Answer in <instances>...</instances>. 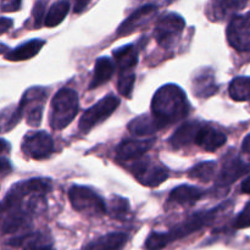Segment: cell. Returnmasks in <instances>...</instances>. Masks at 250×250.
Wrapping results in <instances>:
<instances>
[{"label":"cell","instance_id":"1","mask_svg":"<svg viewBox=\"0 0 250 250\" xmlns=\"http://www.w3.org/2000/svg\"><path fill=\"white\" fill-rule=\"evenodd\" d=\"M189 110L185 92L176 84L160 87L151 100V114L160 128L183 120L188 116Z\"/></svg>","mask_w":250,"mask_h":250},{"label":"cell","instance_id":"2","mask_svg":"<svg viewBox=\"0 0 250 250\" xmlns=\"http://www.w3.org/2000/svg\"><path fill=\"white\" fill-rule=\"evenodd\" d=\"M78 112V95L70 88H62L54 95L50 109V126L55 131L67 127Z\"/></svg>","mask_w":250,"mask_h":250},{"label":"cell","instance_id":"3","mask_svg":"<svg viewBox=\"0 0 250 250\" xmlns=\"http://www.w3.org/2000/svg\"><path fill=\"white\" fill-rule=\"evenodd\" d=\"M68 199L76 211L89 216L103 215L107 211L104 200L94 190L84 186H72L68 190Z\"/></svg>","mask_w":250,"mask_h":250},{"label":"cell","instance_id":"4","mask_svg":"<svg viewBox=\"0 0 250 250\" xmlns=\"http://www.w3.org/2000/svg\"><path fill=\"white\" fill-rule=\"evenodd\" d=\"M46 97L48 90L42 87H32L24 92L19 107L29 126L38 127L41 125Z\"/></svg>","mask_w":250,"mask_h":250},{"label":"cell","instance_id":"5","mask_svg":"<svg viewBox=\"0 0 250 250\" xmlns=\"http://www.w3.org/2000/svg\"><path fill=\"white\" fill-rule=\"evenodd\" d=\"M185 27V19L178 14L170 12L159 20L154 31V36L159 45L163 48H170L178 41Z\"/></svg>","mask_w":250,"mask_h":250},{"label":"cell","instance_id":"6","mask_svg":"<svg viewBox=\"0 0 250 250\" xmlns=\"http://www.w3.org/2000/svg\"><path fill=\"white\" fill-rule=\"evenodd\" d=\"M120 99L115 95H107L93 105L82 115L80 120V129L84 133L89 132L99 124L104 122L119 107Z\"/></svg>","mask_w":250,"mask_h":250},{"label":"cell","instance_id":"7","mask_svg":"<svg viewBox=\"0 0 250 250\" xmlns=\"http://www.w3.org/2000/svg\"><path fill=\"white\" fill-rule=\"evenodd\" d=\"M51 190L50 180L45 178H32V180L19 182L12 186L5 198V205L20 202L27 197H44Z\"/></svg>","mask_w":250,"mask_h":250},{"label":"cell","instance_id":"8","mask_svg":"<svg viewBox=\"0 0 250 250\" xmlns=\"http://www.w3.org/2000/svg\"><path fill=\"white\" fill-rule=\"evenodd\" d=\"M227 41L238 51L250 49V12L232 17L227 26Z\"/></svg>","mask_w":250,"mask_h":250},{"label":"cell","instance_id":"9","mask_svg":"<svg viewBox=\"0 0 250 250\" xmlns=\"http://www.w3.org/2000/svg\"><path fill=\"white\" fill-rule=\"evenodd\" d=\"M222 208H224V205L216 208V209L210 210V211L198 212V214L188 217L185 222H182L181 225L176 226L175 229H171L170 232H167V236H168V239H170V242L177 241V239L183 238V237L189 236V234L199 231V229H203V227L210 225L212 221H214L215 217L217 216V212H219Z\"/></svg>","mask_w":250,"mask_h":250},{"label":"cell","instance_id":"10","mask_svg":"<svg viewBox=\"0 0 250 250\" xmlns=\"http://www.w3.org/2000/svg\"><path fill=\"white\" fill-rule=\"evenodd\" d=\"M22 151L34 160L49 158L54 151L53 138L46 132H31L22 141Z\"/></svg>","mask_w":250,"mask_h":250},{"label":"cell","instance_id":"11","mask_svg":"<svg viewBox=\"0 0 250 250\" xmlns=\"http://www.w3.org/2000/svg\"><path fill=\"white\" fill-rule=\"evenodd\" d=\"M133 175L142 185L146 187H158L168 178L166 168L149 160H142L134 164Z\"/></svg>","mask_w":250,"mask_h":250},{"label":"cell","instance_id":"12","mask_svg":"<svg viewBox=\"0 0 250 250\" xmlns=\"http://www.w3.org/2000/svg\"><path fill=\"white\" fill-rule=\"evenodd\" d=\"M156 12H158V7L154 4H148L139 7L138 10H136L131 16L127 17V19L120 24L119 29H117V36L124 37L132 34L133 32H136L137 29H139L141 27H143L144 24L148 23V22L155 16Z\"/></svg>","mask_w":250,"mask_h":250},{"label":"cell","instance_id":"13","mask_svg":"<svg viewBox=\"0 0 250 250\" xmlns=\"http://www.w3.org/2000/svg\"><path fill=\"white\" fill-rule=\"evenodd\" d=\"M248 4V0H211L208 5L207 15L210 21H225L243 10Z\"/></svg>","mask_w":250,"mask_h":250},{"label":"cell","instance_id":"14","mask_svg":"<svg viewBox=\"0 0 250 250\" xmlns=\"http://www.w3.org/2000/svg\"><path fill=\"white\" fill-rule=\"evenodd\" d=\"M250 171V164L246 163L242 159L231 158L229 161H226L217 177V185L219 186H229L233 182H236L238 178L246 175Z\"/></svg>","mask_w":250,"mask_h":250},{"label":"cell","instance_id":"15","mask_svg":"<svg viewBox=\"0 0 250 250\" xmlns=\"http://www.w3.org/2000/svg\"><path fill=\"white\" fill-rule=\"evenodd\" d=\"M226 142V134L210 126H204V125L200 126L197 138H195V144L204 149L205 151H209V153H212V151L221 148Z\"/></svg>","mask_w":250,"mask_h":250},{"label":"cell","instance_id":"16","mask_svg":"<svg viewBox=\"0 0 250 250\" xmlns=\"http://www.w3.org/2000/svg\"><path fill=\"white\" fill-rule=\"evenodd\" d=\"M154 144V139H146V141H138V139H127L120 143L116 149L117 158L121 160H133V159L141 158Z\"/></svg>","mask_w":250,"mask_h":250},{"label":"cell","instance_id":"17","mask_svg":"<svg viewBox=\"0 0 250 250\" xmlns=\"http://www.w3.org/2000/svg\"><path fill=\"white\" fill-rule=\"evenodd\" d=\"M10 247L21 248L22 250H54L51 241L48 236L42 233L23 234L7 242Z\"/></svg>","mask_w":250,"mask_h":250},{"label":"cell","instance_id":"18","mask_svg":"<svg viewBox=\"0 0 250 250\" xmlns=\"http://www.w3.org/2000/svg\"><path fill=\"white\" fill-rule=\"evenodd\" d=\"M200 126L202 125H199L198 122L190 121L186 122L182 126L178 127L177 131L170 138V144L172 146V148L181 149L188 144L195 143V138H197Z\"/></svg>","mask_w":250,"mask_h":250},{"label":"cell","instance_id":"19","mask_svg":"<svg viewBox=\"0 0 250 250\" xmlns=\"http://www.w3.org/2000/svg\"><path fill=\"white\" fill-rule=\"evenodd\" d=\"M45 42L42 39H32V41L26 42L21 44L14 50H9L5 54V59L9 61H24L32 59L41 51Z\"/></svg>","mask_w":250,"mask_h":250},{"label":"cell","instance_id":"20","mask_svg":"<svg viewBox=\"0 0 250 250\" xmlns=\"http://www.w3.org/2000/svg\"><path fill=\"white\" fill-rule=\"evenodd\" d=\"M217 92L215 77L210 71L203 70L193 80V93L198 98H209Z\"/></svg>","mask_w":250,"mask_h":250},{"label":"cell","instance_id":"21","mask_svg":"<svg viewBox=\"0 0 250 250\" xmlns=\"http://www.w3.org/2000/svg\"><path fill=\"white\" fill-rule=\"evenodd\" d=\"M127 234L122 232H112V233L103 236L97 241L92 242L84 250H120L126 244Z\"/></svg>","mask_w":250,"mask_h":250},{"label":"cell","instance_id":"22","mask_svg":"<svg viewBox=\"0 0 250 250\" xmlns=\"http://www.w3.org/2000/svg\"><path fill=\"white\" fill-rule=\"evenodd\" d=\"M203 197V192L193 186L182 185L170 193V202L178 205H193Z\"/></svg>","mask_w":250,"mask_h":250},{"label":"cell","instance_id":"23","mask_svg":"<svg viewBox=\"0 0 250 250\" xmlns=\"http://www.w3.org/2000/svg\"><path fill=\"white\" fill-rule=\"evenodd\" d=\"M114 58L121 72L129 71L138 62V49L134 44L121 46L114 51Z\"/></svg>","mask_w":250,"mask_h":250},{"label":"cell","instance_id":"24","mask_svg":"<svg viewBox=\"0 0 250 250\" xmlns=\"http://www.w3.org/2000/svg\"><path fill=\"white\" fill-rule=\"evenodd\" d=\"M114 70L115 66L111 59L105 58V56L98 59L97 62H95L94 75H93L92 82L89 84V89L100 87L102 84L106 83L107 81H110L112 73H114Z\"/></svg>","mask_w":250,"mask_h":250},{"label":"cell","instance_id":"25","mask_svg":"<svg viewBox=\"0 0 250 250\" xmlns=\"http://www.w3.org/2000/svg\"><path fill=\"white\" fill-rule=\"evenodd\" d=\"M158 129H160V127L156 124L155 119L153 116H148V115H141L128 124L129 133L136 137L151 136Z\"/></svg>","mask_w":250,"mask_h":250},{"label":"cell","instance_id":"26","mask_svg":"<svg viewBox=\"0 0 250 250\" xmlns=\"http://www.w3.org/2000/svg\"><path fill=\"white\" fill-rule=\"evenodd\" d=\"M68 10H70V2L67 0H60L50 6L49 11L46 12L44 24L46 27H55L60 24L67 16Z\"/></svg>","mask_w":250,"mask_h":250},{"label":"cell","instance_id":"27","mask_svg":"<svg viewBox=\"0 0 250 250\" xmlns=\"http://www.w3.org/2000/svg\"><path fill=\"white\" fill-rule=\"evenodd\" d=\"M229 97L236 102L250 100V77H236L229 87Z\"/></svg>","mask_w":250,"mask_h":250},{"label":"cell","instance_id":"28","mask_svg":"<svg viewBox=\"0 0 250 250\" xmlns=\"http://www.w3.org/2000/svg\"><path fill=\"white\" fill-rule=\"evenodd\" d=\"M23 117L19 106L5 107L0 111V132L6 133L11 131Z\"/></svg>","mask_w":250,"mask_h":250},{"label":"cell","instance_id":"29","mask_svg":"<svg viewBox=\"0 0 250 250\" xmlns=\"http://www.w3.org/2000/svg\"><path fill=\"white\" fill-rule=\"evenodd\" d=\"M215 170H216V164L214 161H204L190 168L188 176L200 182H209L214 178Z\"/></svg>","mask_w":250,"mask_h":250},{"label":"cell","instance_id":"30","mask_svg":"<svg viewBox=\"0 0 250 250\" xmlns=\"http://www.w3.org/2000/svg\"><path fill=\"white\" fill-rule=\"evenodd\" d=\"M106 209L112 219L125 220L128 216L131 208H129L128 200L120 197V195H114V197L110 199L109 207H106Z\"/></svg>","mask_w":250,"mask_h":250},{"label":"cell","instance_id":"31","mask_svg":"<svg viewBox=\"0 0 250 250\" xmlns=\"http://www.w3.org/2000/svg\"><path fill=\"white\" fill-rule=\"evenodd\" d=\"M134 82H136V75L131 71H124V72L120 73L119 83H117V89L119 93L124 97L129 98L132 94V90H133Z\"/></svg>","mask_w":250,"mask_h":250},{"label":"cell","instance_id":"32","mask_svg":"<svg viewBox=\"0 0 250 250\" xmlns=\"http://www.w3.org/2000/svg\"><path fill=\"white\" fill-rule=\"evenodd\" d=\"M167 233H160V232H153L146 241V250H163L165 247L170 244Z\"/></svg>","mask_w":250,"mask_h":250},{"label":"cell","instance_id":"33","mask_svg":"<svg viewBox=\"0 0 250 250\" xmlns=\"http://www.w3.org/2000/svg\"><path fill=\"white\" fill-rule=\"evenodd\" d=\"M46 2H48V0H38V1L36 2V5H34L32 14H33L34 24H36V27H41L43 20H45Z\"/></svg>","mask_w":250,"mask_h":250},{"label":"cell","instance_id":"34","mask_svg":"<svg viewBox=\"0 0 250 250\" xmlns=\"http://www.w3.org/2000/svg\"><path fill=\"white\" fill-rule=\"evenodd\" d=\"M234 227L236 229H248L250 227V202L246 205L241 214L234 220Z\"/></svg>","mask_w":250,"mask_h":250},{"label":"cell","instance_id":"35","mask_svg":"<svg viewBox=\"0 0 250 250\" xmlns=\"http://www.w3.org/2000/svg\"><path fill=\"white\" fill-rule=\"evenodd\" d=\"M22 0H0V10L4 12H15L21 9Z\"/></svg>","mask_w":250,"mask_h":250},{"label":"cell","instance_id":"36","mask_svg":"<svg viewBox=\"0 0 250 250\" xmlns=\"http://www.w3.org/2000/svg\"><path fill=\"white\" fill-rule=\"evenodd\" d=\"M12 171L11 163L7 159L0 158V175H7Z\"/></svg>","mask_w":250,"mask_h":250},{"label":"cell","instance_id":"37","mask_svg":"<svg viewBox=\"0 0 250 250\" xmlns=\"http://www.w3.org/2000/svg\"><path fill=\"white\" fill-rule=\"evenodd\" d=\"M14 22L11 19H7V17H0V34L5 33V32L9 31L12 27Z\"/></svg>","mask_w":250,"mask_h":250},{"label":"cell","instance_id":"38","mask_svg":"<svg viewBox=\"0 0 250 250\" xmlns=\"http://www.w3.org/2000/svg\"><path fill=\"white\" fill-rule=\"evenodd\" d=\"M90 1L92 0H75V7H73L75 14H81L89 5Z\"/></svg>","mask_w":250,"mask_h":250},{"label":"cell","instance_id":"39","mask_svg":"<svg viewBox=\"0 0 250 250\" xmlns=\"http://www.w3.org/2000/svg\"><path fill=\"white\" fill-rule=\"evenodd\" d=\"M10 151V144L5 139L0 138V155L7 154Z\"/></svg>","mask_w":250,"mask_h":250},{"label":"cell","instance_id":"40","mask_svg":"<svg viewBox=\"0 0 250 250\" xmlns=\"http://www.w3.org/2000/svg\"><path fill=\"white\" fill-rule=\"evenodd\" d=\"M242 150H243V153L250 155V133L244 138L243 143H242Z\"/></svg>","mask_w":250,"mask_h":250},{"label":"cell","instance_id":"41","mask_svg":"<svg viewBox=\"0 0 250 250\" xmlns=\"http://www.w3.org/2000/svg\"><path fill=\"white\" fill-rule=\"evenodd\" d=\"M241 189L242 192L246 193V194H250V176H248V177L243 181Z\"/></svg>","mask_w":250,"mask_h":250},{"label":"cell","instance_id":"42","mask_svg":"<svg viewBox=\"0 0 250 250\" xmlns=\"http://www.w3.org/2000/svg\"><path fill=\"white\" fill-rule=\"evenodd\" d=\"M7 46L6 45H4V44H0V54H2V53H7Z\"/></svg>","mask_w":250,"mask_h":250},{"label":"cell","instance_id":"43","mask_svg":"<svg viewBox=\"0 0 250 250\" xmlns=\"http://www.w3.org/2000/svg\"><path fill=\"white\" fill-rule=\"evenodd\" d=\"M2 210H4V204H0V212H1Z\"/></svg>","mask_w":250,"mask_h":250}]
</instances>
